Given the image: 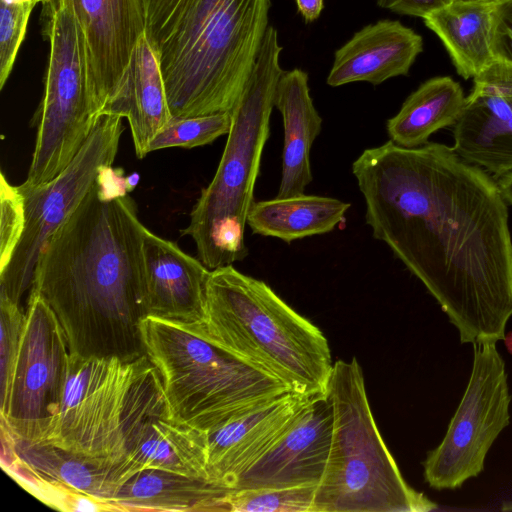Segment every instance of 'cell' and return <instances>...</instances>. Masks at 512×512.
<instances>
[{
  "instance_id": "cell-1",
  "label": "cell",
  "mask_w": 512,
  "mask_h": 512,
  "mask_svg": "<svg viewBox=\"0 0 512 512\" xmlns=\"http://www.w3.org/2000/svg\"><path fill=\"white\" fill-rule=\"evenodd\" d=\"M373 238L435 298L461 343L503 340L512 316V234L496 178L453 147L391 140L352 164Z\"/></svg>"
},
{
  "instance_id": "cell-2",
  "label": "cell",
  "mask_w": 512,
  "mask_h": 512,
  "mask_svg": "<svg viewBox=\"0 0 512 512\" xmlns=\"http://www.w3.org/2000/svg\"><path fill=\"white\" fill-rule=\"evenodd\" d=\"M130 179L104 168L38 255L30 289L53 310L73 356L145 354L139 327L145 226Z\"/></svg>"
},
{
  "instance_id": "cell-3",
  "label": "cell",
  "mask_w": 512,
  "mask_h": 512,
  "mask_svg": "<svg viewBox=\"0 0 512 512\" xmlns=\"http://www.w3.org/2000/svg\"><path fill=\"white\" fill-rule=\"evenodd\" d=\"M173 117L231 112L257 59L271 0H140Z\"/></svg>"
},
{
  "instance_id": "cell-4",
  "label": "cell",
  "mask_w": 512,
  "mask_h": 512,
  "mask_svg": "<svg viewBox=\"0 0 512 512\" xmlns=\"http://www.w3.org/2000/svg\"><path fill=\"white\" fill-rule=\"evenodd\" d=\"M201 324L210 339L291 392L327 393L334 364L327 339L264 281L232 264L211 270Z\"/></svg>"
},
{
  "instance_id": "cell-5",
  "label": "cell",
  "mask_w": 512,
  "mask_h": 512,
  "mask_svg": "<svg viewBox=\"0 0 512 512\" xmlns=\"http://www.w3.org/2000/svg\"><path fill=\"white\" fill-rule=\"evenodd\" d=\"M282 46L269 25L248 80L231 111L232 123L219 165L201 190L181 235L195 242L197 258L210 270L244 260L245 227L254 201L262 153L283 70Z\"/></svg>"
},
{
  "instance_id": "cell-6",
  "label": "cell",
  "mask_w": 512,
  "mask_h": 512,
  "mask_svg": "<svg viewBox=\"0 0 512 512\" xmlns=\"http://www.w3.org/2000/svg\"><path fill=\"white\" fill-rule=\"evenodd\" d=\"M165 413L162 380L146 354L135 360L70 354L57 421L44 443L118 473L144 423Z\"/></svg>"
},
{
  "instance_id": "cell-7",
  "label": "cell",
  "mask_w": 512,
  "mask_h": 512,
  "mask_svg": "<svg viewBox=\"0 0 512 512\" xmlns=\"http://www.w3.org/2000/svg\"><path fill=\"white\" fill-rule=\"evenodd\" d=\"M144 351L157 369L171 416L210 432L249 408L290 390L220 346L201 323L143 317Z\"/></svg>"
},
{
  "instance_id": "cell-8",
  "label": "cell",
  "mask_w": 512,
  "mask_h": 512,
  "mask_svg": "<svg viewBox=\"0 0 512 512\" xmlns=\"http://www.w3.org/2000/svg\"><path fill=\"white\" fill-rule=\"evenodd\" d=\"M333 413L330 452L313 512H427L438 508L403 478L380 434L356 358L337 360L326 393Z\"/></svg>"
},
{
  "instance_id": "cell-9",
  "label": "cell",
  "mask_w": 512,
  "mask_h": 512,
  "mask_svg": "<svg viewBox=\"0 0 512 512\" xmlns=\"http://www.w3.org/2000/svg\"><path fill=\"white\" fill-rule=\"evenodd\" d=\"M50 43L43 99L35 116L32 160L24 184L36 187L60 174L91 134L94 113L82 33L71 0L45 3Z\"/></svg>"
},
{
  "instance_id": "cell-10",
  "label": "cell",
  "mask_w": 512,
  "mask_h": 512,
  "mask_svg": "<svg viewBox=\"0 0 512 512\" xmlns=\"http://www.w3.org/2000/svg\"><path fill=\"white\" fill-rule=\"evenodd\" d=\"M124 130L122 118L100 116L69 165L51 181L18 186L24 197L25 227L8 265L0 271V294L15 303L31 288L38 255L45 241L78 207L98 179L112 166Z\"/></svg>"
},
{
  "instance_id": "cell-11",
  "label": "cell",
  "mask_w": 512,
  "mask_h": 512,
  "mask_svg": "<svg viewBox=\"0 0 512 512\" xmlns=\"http://www.w3.org/2000/svg\"><path fill=\"white\" fill-rule=\"evenodd\" d=\"M510 403L505 362L496 342L473 344L466 390L443 440L423 462L430 487L454 490L484 470L492 444L510 423Z\"/></svg>"
},
{
  "instance_id": "cell-12",
  "label": "cell",
  "mask_w": 512,
  "mask_h": 512,
  "mask_svg": "<svg viewBox=\"0 0 512 512\" xmlns=\"http://www.w3.org/2000/svg\"><path fill=\"white\" fill-rule=\"evenodd\" d=\"M70 351L51 307L30 290L18 355L0 419L14 438L44 443L59 414Z\"/></svg>"
},
{
  "instance_id": "cell-13",
  "label": "cell",
  "mask_w": 512,
  "mask_h": 512,
  "mask_svg": "<svg viewBox=\"0 0 512 512\" xmlns=\"http://www.w3.org/2000/svg\"><path fill=\"white\" fill-rule=\"evenodd\" d=\"M82 33L92 106L97 118L115 94L145 35L140 0H71Z\"/></svg>"
},
{
  "instance_id": "cell-14",
  "label": "cell",
  "mask_w": 512,
  "mask_h": 512,
  "mask_svg": "<svg viewBox=\"0 0 512 512\" xmlns=\"http://www.w3.org/2000/svg\"><path fill=\"white\" fill-rule=\"evenodd\" d=\"M327 395L313 396L286 432L235 481L231 490L318 485L332 439Z\"/></svg>"
},
{
  "instance_id": "cell-15",
  "label": "cell",
  "mask_w": 512,
  "mask_h": 512,
  "mask_svg": "<svg viewBox=\"0 0 512 512\" xmlns=\"http://www.w3.org/2000/svg\"><path fill=\"white\" fill-rule=\"evenodd\" d=\"M312 397L289 391L207 432L209 479L232 489L236 479L286 432Z\"/></svg>"
},
{
  "instance_id": "cell-16",
  "label": "cell",
  "mask_w": 512,
  "mask_h": 512,
  "mask_svg": "<svg viewBox=\"0 0 512 512\" xmlns=\"http://www.w3.org/2000/svg\"><path fill=\"white\" fill-rule=\"evenodd\" d=\"M143 316L203 323L211 270L173 241L143 229Z\"/></svg>"
},
{
  "instance_id": "cell-17",
  "label": "cell",
  "mask_w": 512,
  "mask_h": 512,
  "mask_svg": "<svg viewBox=\"0 0 512 512\" xmlns=\"http://www.w3.org/2000/svg\"><path fill=\"white\" fill-rule=\"evenodd\" d=\"M423 50L422 37L398 20L368 24L336 50L327 84L338 87L353 82L379 85L408 75Z\"/></svg>"
},
{
  "instance_id": "cell-18",
  "label": "cell",
  "mask_w": 512,
  "mask_h": 512,
  "mask_svg": "<svg viewBox=\"0 0 512 512\" xmlns=\"http://www.w3.org/2000/svg\"><path fill=\"white\" fill-rule=\"evenodd\" d=\"M102 115L127 119L139 159L150 153L152 139L173 118L159 62L146 35L138 41L115 94L100 112Z\"/></svg>"
},
{
  "instance_id": "cell-19",
  "label": "cell",
  "mask_w": 512,
  "mask_h": 512,
  "mask_svg": "<svg viewBox=\"0 0 512 512\" xmlns=\"http://www.w3.org/2000/svg\"><path fill=\"white\" fill-rule=\"evenodd\" d=\"M274 107L281 114L284 129L282 173L276 197L301 195L313 180L310 151L323 122L314 106L304 70L294 68L283 72Z\"/></svg>"
},
{
  "instance_id": "cell-20",
  "label": "cell",
  "mask_w": 512,
  "mask_h": 512,
  "mask_svg": "<svg viewBox=\"0 0 512 512\" xmlns=\"http://www.w3.org/2000/svg\"><path fill=\"white\" fill-rule=\"evenodd\" d=\"M231 489L210 479L143 469L122 483L110 503L116 511H230Z\"/></svg>"
},
{
  "instance_id": "cell-21",
  "label": "cell",
  "mask_w": 512,
  "mask_h": 512,
  "mask_svg": "<svg viewBox=\"0 0 512 512\" xmlns=\"http://www.w3.org/2000/svg\"><path fill=\"white\" fill-rule=\"evenodd\" d=\"M206 465L207 433L165 413L144 423L118 473L120 485L143 469L209 479Z\"/></svg>"
},
{
  "instance_id": "cell-22",
  "label": "cell",
  "mask_w": 512,
  "mask_h": 512,
  "mask_svg": "<svg viewBox=\"0 0 512 512\" xmlns=\"http://www.w3.org/2000/svg\"><path fill=\"white\" fill-rule=\"evenodd\" d=\"M453 149L496 179L512 171V98L466 102L453 128Z\"/></svg>"
},
{
  "instance_id": "cell-23",
  "label": "cell",
  "mask_w": 512,
  "mask_h": 512,
  "mask_svg": "<svg viewBox=\"0 0 512 512\" xmlns=\"http://www.w3.org/2000/svg\"><path fill=\"white\" fill-rule=\"evenodd\" d=\"M494 4L449 2L423 18L446 48L457 73L474 78L492 60Z\"/></svg>"
},
{
  "instance_id": "cell-24",
  "label": "cell",
  "mask_w": 512,
  "mask_h": 512,
  "mask_svg": "<svg viewBox=\"0 0 512 512\" xmlns=\"http://www.w3.org/2000/svg\"><path fill=\"white\" fill-rule=\"evenodd\" d=\"M351 204L319 195L275 197L254 202L247 219L252 232L286 243L331 232L345 219Z\"/></svg>"
},
{
  "instance_id": "cell-25",
  "label": "cell",
  "mask_w": 512,
  "mask_h": 512,
  "mask_svg": "<svg viewBox=\"0 0 512 512\" xmlns=\"http://www.w3.org/2000/svg\"><path fill=\"white\" fill-rule=\"evenodd\" d=\"M465 107L466 97L458 82L449 76L430 78L406 98L397 114L388 119L389 140L407 148L424 145L438 130L454 126Z\"/></svg>"
},
{
  "instance_id": "cell-26",
  "label": "cell",
  "mask_w": 512,
  "mask_h": 512,
  "mask_svg": "<svg viewBox=\"0 0 512 512\" xmlns=\"http://www.w3.org/2000/svg\"><path fill=\"white\" fill-rule=\"evenodd\" d=\"M21 460L39 475L110 502L120 486L115 468L100 465L49 443H28L14 438Z\"/></svg>"
},
{
  "instance_id": "cell-27",
  "label": "cell",
  "mask_w": 512,
  "mask_h": 512,
  "mask_svg": "<svg viewBox=\"0 0 512 512\" xmlns=\"http://www.w3.org/2000/svg\"><path fill=\"white\" fill-rule=\"evenodd\" d=\"M231 123V112L173 117L152 139L149 152L173 147L191 149L211 144L229 133Z\"/></svg>"
},
{
  "instance_id": "cell-28",
  "label": "cell",
  "mask_w": 512,
  "mask_h": 512,
  "mask_svg": "<svg viewBox=\"0 0 512 512\" xmlns=\"http://www.w3.org/2000/svg\"><path fill=\"white\" fill-rule=\"evenodd\" d=\"M317 485L231 490L230 512H313Z\"/></svg>"
},
{
  "instance_id": "cell-29",
  "label": "cell",
  "mask_w": 512,
  "mask_h": 512,
  "mask_svg": "<svg viewBox=\"0 0 512 512\" xmlns=\"http://www.w3.org/2000/svg\"><path fill=\"white\" fill-rule=\"evenodd\" d=\"M35 0H0V88L13 69Z\"/></svg>"
},
{
  "instance_id": "cell-30",
  "label": "cell",
  "mask_w": 512,
  "mask_h": 512,
  "mask_svg": "<svg viewBox=\"0 0 512 512\" xmlns=\"http://www.w3.org/2000/svg\"><path fill=\"white\" fill-rule=\"evenodd\" d=\"M24 319L20 305L0 294V403L6 400L9 392Z\"/></svg>"
},
{
  "instance_id": "cell-31",
  "label": "cell",
  "mask_w": 512,
  "mask_h": 512,
  "mask_svg": "<svg viewBox=\"0 0 512 512\" xmlns=\"http://www.w3.org/2000/svg\"><path fill=\"white\" fill-rule=\"evenodd\" d=\"M0 271L10 262L25 227L24 197L1 173Z\"/></svg>"
},
{
  "instance_id": "cell-32",
  "label": "cell",
  "mask_w": 512,
  "mask_h": 512,
  "mask_svg": "<svg viewBox=\"0 0 512 512\" xmlns=\"http://www.w3.org/2000/svg\"><path fill=\"white\" fill-rule=\"evenodd\" d=\"M466 102L484 97L512 98V64L493 60L473 78Z\"/></svg>"
},
{
  "instance_id": "cell-33",
  "label": "cell",
  "mask_w": 512,
  "mask_h": 512,
  "mask_svg": "<svg viewBox=\"0 0 512 512\" xmlns=\"http://www.w3.org/2000/svg\"><path fill=\"white\" fill-rule=\"evenodd\" d=\"M492 54L495 59L512 64V0L494 4Z\"/></svg>"
},
{
  "instance_id": "cell-34",
  "label": "cell",
  "mask_w": 512,
  "mask_h": 512,
  "mask_svg": "<svg viewBox=\"0 0 512 512\" xmlns=\"http://www.w3.org/2000/svg\"><path fill=\"white\" fill-rule=\"evenodd\" d=\"M381 8L400 15L424 18L431 12L445 6L449 0H375Z\"/></svg>"
},
{
  "instance_id": "cell-35",
  "label": "cell",
  "mask_w": 512,
  "mask_h": 512,
  "mask_svg": "<svg viewBox=\"0 0 512 512\" xmlns=\"http://www.w3.org/2000/svg\"><path fill=\"white\" fill-rule=\"evenodd\" d=\"M297 10L306 23L317 20L323 10L324 0H295Z\"/></svg>"
},
{
  "instance_id": "cell-36",
  "label": "cell",
  "mask_w": 512,
  "mask_h": 512,
  "mask_svg": "<svg viewBox=\"0 0 512 512\" xmlns=\"http://www.w3.org/2000/svg\"><path fill=\"white\" fill-rule=\"evenodd\" d=\"M496 180L505 200L512 206V171L498 177Z\"/></svg>"
},
{
  "instance_id": "cell-37",
  "label": "cell",
  "mask_w": 512,
  "mask_h": 512,
  "mask_svg": "<svg viewBox=\"0 0 512 512\" xmlns=\"http://www.w3.org/2000/svg\"><path fill=\"white\" fill-rule=\"evenodd\" d=\"M503 340H504L505 346L507 348V351L510 354H512V331L506 333Z\"/></svg>"
},
{
  "instance_id": "cell-38",
  "label": "cell",
  "mask_w": 512,
  "mask_h": 512,
  "mask_svg": "<svg viewBox=\"0 0 512 512\" xmlns=\"http://www.w3.org/2000/svg\"><path fill=\"white\" fill-rule=\"evenodd\" d=\"M455 1H460V2H481V3H490V4H496L502 0H449V2H455Z\"/></svg>"
},
{
  "instance_id": "cell-39",
  "label": "cell",
  "mask_w": 512,
  "mask_h": 512,
  "mask_svg": "<svg viewBox=\"0 0 512 512\" xmlns=\"http://www.w3.org/2000/svg\"><path fill=\"white\" fill-rule=\"evenodd\" d=\"M501 510L505 512H512V500L504 501L502 503Z\"/></svg>"
},
{
  "instance_id": "cell-40",
  "label": "cell",
  "mask_w": 512,
  "mask_h": 512,
  "mask_svg": "<svg viewBox=\"0 0 512 512\" xmlns=\"http://www.w3.org/2000/svg\"><path fill=\"white\" fill-rule=\"evenodd\" d=\"M50 1H52V0H35V3L37 4V3L41 2V3L45 4V3L50 2Z\"/></svg>"
}]
</instances>
